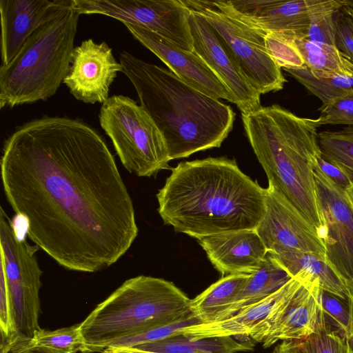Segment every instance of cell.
<instances>
[{"mask_svg":"<svg viewBox=\"0 0 353 353\" xmlns=\"http://www.w3.org/2000/svg\"><path fill=\"white\" fill-rule=\"evenodd\" d=\"M321 155L353 183V126L318 133Z\"/></svg>","mask_w":353,"mask_h":353,"instance_id":"26","label":"cell"},{"mask_svg":"<svg viewBox=\"0 0 353 353\" xmlns=\"http://www.w3.org/2000/svg\"><path fill=\"white\" fill-rule=\"evenodd\" d=\"M345 5L344 0H321L312 10L307 37L310 41L336 46L334 14Z\"/></svg>","mask_w":353,"mask_h":353,"instance_id":"29","label":"cell"},{"mask_svg":"<svg viewBox=\"0 0 353 353\" xmlns=\"http://www.w3.org/2000/svg\"><path fill=\"white\" fill-rule=\"evenodd\" d=\"M314 172L325 223V262L345 285L353 278V211L345 189L330 179L317 163Z\"/></svg>","mask_w":353,"mask_h":353,"instance_id":"13","label":"cell"},{"mask_svg":"<svg viewBox=\"0 0 353 353\" xmlns=\"http://www.w3.org/2000/svg\"><path fill=\"white\" fill-rule=\"evenodd\" d=\"M134 347L155 353H224L225 345L221 338L191 340L179 335L140 344Z\"/></svg>","mask_w":353,"mask_h":353,"instance_id":"28","label":"cell"},{"mask_svg":"<svg viewBox=\"0 0 353 353\" xmlns=\"http://www.w3.org/2000/svg\"><path fill=\"white\" fill-rule=\"evenodd\" d=\"M102 353H155L139 350L134 347H107Z\"/></svg>","mask_w":353,"mask_h":353,"instance_id":"39","label":"cell"},{"mask_svg":"<svg viewBox=\"0 0 353 353\" xmlns=\"http://www.w3.org/2000/svg\"><path fill=\"white\" fill-rule=\"evenodd\" d=\"M11 352L12 353H59L44 347L30 345L28 343L13 347Z\"/></svg>","mask_w":353,"mask_h":353,"instance_id":"38","label":"cell"},{"mask_svg":"<svg viewBox=\"0 0 353 353\" xmlns=\"http://www.w3.org/2000/svg\"><path fill=\"white\" fill-rule=\"evenodd\" d=\"M190 301L163 279L140 275L126 280L79 323L88 352H103L117 340L188 319Z\"/></svg>","mask_w":353,"mask_h":353,"instance_id":"5","label":"cell"},{"mask_svg":"<svg viewBox=\"0 0 353 353\" xmlns=\"http://www.w3.org/2000/svg\"><path fill=\"white\" fill-rule=\"evenodd\" d=\"M99 119L129 172L150 177L161 170L170 169L162 134L135 101L124 95L111 96L102 104Z\"/></svg>","mask_w":353,"mask_h":353,"instance_id":"7","label":"cell"},{"mask_svg":"<svg viewBox=\"0 0 353 353\" xmlns=\"http://www.w3.org/2000/svg\"><path fill=\"white\" fill-rule=\"evenodd\" d=\"M334 17L336 46L353 63V10L345 2V5L335 12Z\"/></svg>","mask_w":353,"mask_h":353,"instance_id":"34","label":"cell"},{"mask_svg":"<svg viewBox=\"0 0 353 353\" xmlns=\"http://www.w3.org/2000/svg\"><path fill=\"white\" fill-rule=\"evenodd\" d=\"M292 279L271 254L268 252L256 271L251 274L237 299L217 317L216 321L226 319L241 309L265 299Z\"/></svg>","mask_w":353,"mask_h":353,"instance_id":"22","label":"cell"},{"mask_svg":"<svg viewBox=\"0 0 353 353\" xmlns=\"http://www.w3.org/2000/svg\"><path fill=\"white\" fill-rule=\"evenodd\" d=\"M28 343L59 353L88 352L79 324L52 331L41 329Z\"/></svg>","mask_w":353,"mask_h":353,"instance_id":"30","label":"cell"},{"mask_svg":"<svg viewBox=\"0 0 353 353\" xmlns=\"http://www.w3.org/2000/svg\"><path fill=\"white\" fill-rule=\"evenodd\" d=\"M241 118L268 185L285 197L323 239L325 223L314 172L321 156L316 119L299 117L276 104L241 114Z\"/></svg>","mask_w":353,"mask_h":353,"instance_id":"4","label":"cell"},{"mask_svg":"<svg viewBox=\"0 0 353 353\" xmlns=\"http://www.w3.org/2000/svg\"><path fill=\"white\" fill-rule=\"evenodd\" d=\"M229 14L263 32L306 37L312 10L321 0L216 1Z\"/></svg>","mask_w":353,"mask_h":353,"instance_id":"16","label":"cell"},{"mask_svg":"<svg viewBox=\"0 0 353 353\" xmlns=\"http://www.w3.org/2000/svg\"><path fill=\"white\" fill-rule=\"evenodd\" d=\"M119 62L162 134L170 161L219 148L228 137L236 116L230 105L126 51L120 52Z\"/></svg>","mask_w":353,"mask_h":353,"instance_id":"3","label":"cell"},{"mask_svg":"<svg viewBox=\"0 0 353 353\" xmlns=\"http://www.w3.org/2000/svg\"><path fill=\"white\" fill-rule=\"evenodd\" d=\"M82 14H99L149 29L179 48L193 51L189 17L183 0H73Z\"/></svg>","mask_w":353,"mask_h":353,"instance_id":"10","label":"cell"},{"mask_svg":"<svg viewBox=\"0 0 353 353\" xmlns=\"http://www.w3.org/2000/svg\"><path fill=\"white\" fill-rule=\"evenodd\" d=\"M157 198L164 224L195 239L254 230L265 214L264 188L235 159L208 157L171 169Z\"/></svg>","mask_w":353,"mask_h":353,"instance_id":"2","label":"cell"},{"mask_svg":"<svg viewBox=\"0 0 353 353\" xmlns=\"http://www.w3.org/2000/svg\"><path fill=\"white\" fill-rule=\"evenodd\" d=\"M345 194L347 200V202L353 211V183L345 189Z\"/></svg>","mask_w":353,"mask_h":353,"instance_id":"40","label":"cell"},{"mask_svg":"<svg viewBox=\"0 0 353 353\" xmlns=\"http://www.w3.org/2000/svg\"><path fill=\"white\" fill-rule=\"evenodd\" d=\"M347 292V299L346 304L350 314V323L348 327L347 337L353 338V278L345 284Z\"/></svg>","mask_w":353,"mask_h":353,"instance_id":"37","label":"cell"},{"mask_svg":"<svg viewBox=\"0 0 353 353\" xmlns=\"http://www.w3.org/2000/svg\"><path fill=\"white\" fill-rule=\"evenodd\" d=\"M316 163L321 170L330 179L344 189L351 185V182L343 172L335 165L323 159L321 155L317 158Z\"/></svg>","mask_w":353,"mask_h":353,"instance_id":"36","label":"cell"},{"mask_svg":"<svg viewBox=\"0 0 353 353\" xmlns=\"http://www.w3.org/2000/svg\"><path fill=\"white\" fill-rule=\"evenodd\" d=\"M322 290L318 281L292 278L283 286L270 314L250 336L266 348L279 341L299 339L312 334L323 311Z\"/></svg>","mask_w":353,"mask_h":353,"instance_id":"11","label":"cell"},{"mask_svg":"<svg viewBox=\"0 0 353 353\" xmlns=\"http://www.w3.org/2000/svg\"><path fill=\"white\" fill-rule=\"evenodd\" d=\"M273 353H353V338L335 328L323 311L314 333L302 339L281 341Z\"/></svg>","mask_w":353,"mask_h":353,"instance_id":"24","label":"cell"},{"mask_svg":"<svg viewBox=\"0 0 353 353\" xmlns=\"http://www.w3.org/2000/svg\"><path fill=\"white\" fill-rule=\"evenodd\" d=\"M189 23L193 51L231 91L236 99L235 105L241 114H248L261 108V94L241 74L212 27L201 16L192 11L189 17Z\"/></svg>","mask_w":353,"mask_h":353,"instance_id":"17","label":"cell"},{"mask_svg":"<svg viewBox=\"0 0 353 353\" xmlns=\"http://www.w3.org/2000/svg\"><path fill=\"white\" fill-rule=\"evenodd\" d=\"M79 16L72 6L37 29L14 59L1 65V109L44 101L57 92L72 64Z\"/></svg>","mask_w":353,"mask_h":353,"instance_id":"6","label":"cell"},{"mask_svg":"<svg viewBox=\"0 0 353 353\" xmlns=\"http://www.w3.org/2000/svg\"><path fill=\"white\" fill-rule=\"evenodd\" d=\"M183 2L212 27L241 74L259 94L283 88L286 79L281 68L266 50L265 32L229 14L216 1L183 0Z\"/></svg>","mask_w":353,"mask_h":353,"instance_id":"9","label":"cell"},{"mask_svg":"<svg viewBox=\"0 0 353 353\" xmlns=\"http://www.w3.org/2000/svg\"><path fill=\"white\" fill-rule=\"evenodd\" d=\"M199 323L192 316L188 319L172 325L148 330L117 340L108 347H134L140 344L150 343L166 338L181 335L183 327Z\"/></svg>","mask_w":353,"mask_h":353,"instance_id":"32","label":"cell"},{"mask_svg":"<svg viewBox=\"0 0 353 353\" xmlns=\"http://www.w3.org/2000/svg\"><path fill=\"white\" fill-rule=\"evenodd\" d=\"M286 34L301 52L305 67L315 77L334 75L353 77V63L336 46L314 43L305 37Z\"/></svg>","mask_w":353,"mask_h":353,"instance_id":"25","label":"cell"},{"mask_svg":"<svg viewBox=\"0 0 353 353\" xmlns=\"http://www.w3.org/2000/svg\"><path fill=\"white\" fill-rule=\"evenodd\" d=\"M321 301L328 321L341 332L347 336L350 314L347 304L336 296L322 290Z\"/></svg>","mask_w":353,"mask_h":353,"instance_id":"35","label":"cell"},{"mask_svg":"<svg viewBox=\"0 0 353 353\" xmlns=\"http://www.w3.org/2000/svg\"><path fill=\"white\" fill-rule=\"evenodd\" d=\"M283 286L265 299L241 309L226 319L206 323H197L183 327L181 335L191 340L250 336L255 327L270 314L281 295Z\"/></svg>","mask_w":353,"mask_h":353,"instance_id":"20","label":"cell"},{"mask_svg":"<svg viewBox=\"0 0 353 353\" xmlns=\"http://www.w3.org/2000/svg\"><path fill=\"white\" fill-rule=\"evenodd\" d=\"M0 248V265L7 281L13 326L12 349L30 342L41 330L39 316L42 271L37 258L40 248L18 234L13 221L2 207Z\"/></svg>","mask_w":353,"mask_h":353,"instance_id":"8","label":"cell"},{"mask_svg":"<svg viewBox=\"0 0 353 353\" xmlns=\"http://www.w3.org/2000/svg\"><path fill=\"white\" fill-rule=\"evenodd\" d=\"M123 68L105 42L86 39L75 47L70 71L63 83L74 97L85 103H103Z\"/></svg>","mask_w":353,"mask_h":353,"instance_id":"14","label":"cell"},{"mask_svg":"<svg viewBox=\"0 0 353 353\" xmlns=\"http://www.w3.org/2000/svg\"><path fill=\"white\" fill-rule=\"evenodd\" d=\"M6 198L27 236L59 265L96 272L138 235L132 200L103 137L83 121L43 117L5 141Z\"/></svg>","mask_w":353,"mask_h":353,"instance_id":"1","label":"cell"},{"mask_svg":"<svg viewBox=\"0 0 353 353\" xmlns=\"http://www.w3.org/2000/svg\"><path fill=\"white\" fill-rule=\"evenodd\" d=\"M266 50L281 68L301 69L305 67L304 60L290 37L283 32H265Z\"/></svg>","mask_w":353,"mask_h":353,"instance_id":"31","label":"cell"},{"mask_svg":"<svg viewBox=\"0 0 353 353\" xmlns=\"http://www.w3.org/2000/svg\"><path fill=\"white\" fill-rule=\"evenodd\" d=\"M318 125H346L353 126V96L339 98L320 108Z\"/></svg>","mask_w":353,"mask_h":353,"instance_id":"33","label":"cell"},{"mask_svg":"<svg viewBox=\"0 0 353 353\" xmlns=\"http://www.w3.org/2000/svg\"><path fill=\"white\" fill-rule=\"evenodd\" d=\"M124 25L134 39L158 57L181 81L208 96L235 104L231 91L194 51L182 50L145 28Z\"/></svg>","mask_w":353,"mask_h":353,"instance_id":"15","label":"cell"},{"mask_svg":"<svg viewBox=\"0 0 353 353\" xmlns=\"http://www.w3.org/2000/svg\"><path fill=\"white\" fill-rule=\"evenodd\" d=\"M345 2L353 10V0H345Z\"/></svg>","mask_w":353,"mask_h":353,"instance_id":"41","label":"cell"},{"mask_svg":"<svg viewBox=\"0 0 353 353\" xmlns=\"http://www.w3.org/2000/svg\"><path fill=\"white\" fill-rule=\"evenodd\" d=\"M213 265L223 275L252 274L268 251L256 230H241L196 239Z\"/></svg>","mask_w":353,"mask_h":353,"instance_id":"19","label":"cell"},{"mask_svg":"<svg viewBox=\"0 0 353 353\" xmlns=\"http://www.w3.org/2000/svg\"><path fill=\"white\" fill-rule=\"evenodd\" d=\"M286 71L318 97L323 105L339 98L353 96V77L334 75L315 77L306 67Z\"/></svg>","mask_w":353,"mask_h":353,"instance_id":"27","label":"cell"},{"mask_svg":"<svg viewBox=\"0 0 353 353\" xmlns=\"http://www.w3.org/2000/svg\"><path fill=\"white\" fill-rule=\"evenodd\" d=\"M250 274H233L223 276L203 292L191 299V315L201 323L216 321L217 317L237 299Z\"/></svg>","mask_w":353,"mask_h":353,"instance_id":"23","label":"cell"},{"mask_svg":"<svg viewBox=\"0 0 353 353\" xmlns=\"http://www.w3.org/2000/svg\"><path fill=\"white\" fill-rule=\"evenodd\" d=\"M72 3L73 0H0L2 65L14 59L37 29Z\"/></svg>","mask_w":353,"mask_h":353,"instance_id":"18","label":"cell"},{"mask_svg":"<svg viewBox=\"0 0 353 353\" xmlns=\"http://www.w3.org/2000/svg\"><path fill=\"white\" fill-rule=\"evenodd\" d=\"M265 214L256 228L268 252L299 251L325 261V243L314 226L279 192L264 188Z\"/></svg>","mask_w":353,"mask_h":353,"instance_id":"12","label":"cell"},{"mask_svg":"<svg viewBox=\"0 0 353 353\" xmlns=\"http://www.w3.org/2000/svg\"><path fill=\"white\" fill-rule=\"evenodd\" d=\"M271 255L292 278L303 281H318L323 291L347 301L345 283L325 261L299 251H286Z\"/></svg>","mask_w":353,"mask_h":353,"instance_id":"21","label":"cell"}]
</instances>
